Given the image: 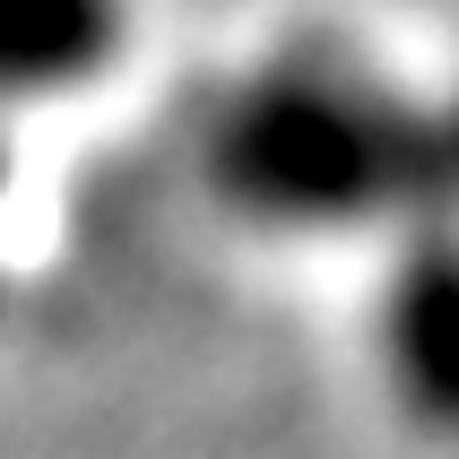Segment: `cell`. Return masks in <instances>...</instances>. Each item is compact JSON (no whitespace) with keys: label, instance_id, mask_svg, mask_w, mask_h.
<instances>
[{"label":"cell","instance_id":"5b68a950","mask_svg":"<svg viewBox=\"0 0 459 459\" xmlns=\"http://www.w3.org/2000/svg\"><path fill=\"white\" fill-rule=\"evenodd\" d=\"M0 182H9V156H0Z\"/></svg>","mask_w":459,"mask_h":459},{"label":"cell","instance_id":"3957f363","mask_svg":"<svg viewBox=\"0 0 459 459\" xmlns=\"http://www.w3.org/2000/svg\"><path fill=\"white\" fill-rule=\"evenodd\" d=\"M122 52V0H0V104L70 96Z\"/></svg>","mask_w":459,"mask_h":459},{"label":"cell","instance_id":"6da1fadb","mask_svg":"<svg viewBox=\"0 0 459 459\" xmlns=\"http://www.w3.org/2000/svg\"><path fill=\"white\" fill-rule=\"evenodd\" d=\"M208 182L269 234L434 226V104L347 44H286L217 104Z\"/></svg>","mask_w":459,"mask_h":459},{"label":"cell","instance_id":"277c9868","mask_svg":"<svg viewBox=\"0 0 459 459\" xmlns=\"http://www.w3.org/2000/svg\"><path fill=\"white\" fill-rule=\"evenodd\" d=\"M434 104V226H459V87Z\"/></svg>","mask_w":459,"mask_h":459},{"label":"cell","instance_id":"7a4b0ae2","mask_svg":"<svg viewBox=\"0 0 459 459\" xmlns=\"http://www.w3.org/2000/svg\"><path fill=\"white\" fill-rule=\"evenodd\" d=\"M373 356L408 425L459 442V226H408L373 295Z\"/></svg>","mask_w":459,"mask_h":459}]
</instances>
